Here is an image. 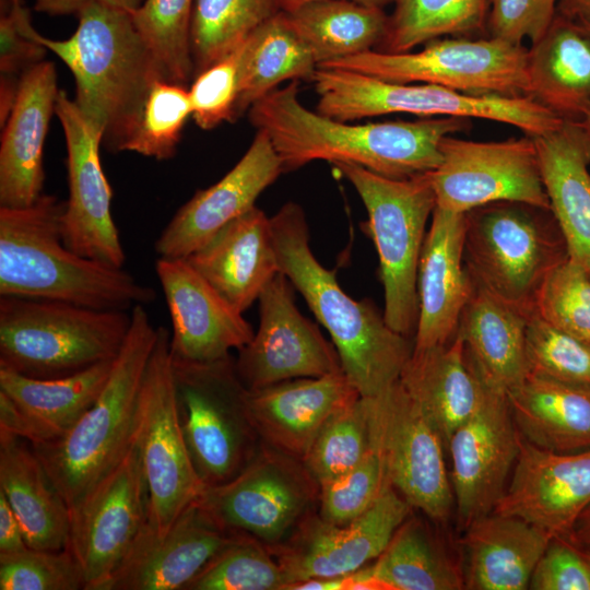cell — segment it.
<instances>
[{
	"mask_svg": "<svg viewBox=\"0 0 590 590\" xmlns=\"http://www.w3.org/2000/svg\"><path fill=\"white\" fill-rule=\"evenodd\" d=\"M68 546L85 590H102L149 520V491L135 444L71 512Z\"/></svg>",
	"mask_w": 590,
	"mask_h": 590,
	"instance_id": "obj_16",
	"label": "cell"
},
{
	"mask_svg": "<svg viewBox=\"0 0 590 590\" xmlns=\"http://www.w3.org/2000/svg\"><path fill=\"white\" fill-rule=\"evenodd\" d=\"M237 534L196 500L163 533L146 523L102 590H186Z\"/></svg>",
	"mask_w": 590,
	"mask_h": 590,
	"instance_id": "obj_21",
	"label": "cell"
},
{
	"mask_svg": "<svg viewBox=\"0 0 590 590\" xmlns=\"http://www.w3.org/2000/svg\"><path fill=\"white\" fill-rule=\"evenodd\" d=\"M38 35L23 0H1V76L21 78L28 68L44 60L47 48Z\"/></svg>",
	"mask_w": 590,
	"mask_h": 590,
	"instance_id": "obj_51",
	"label": "cell"
},
{
	"mask_svg": "<svg viewBox=\"0 0 590 590\" xmlns=\"http://www.w3.org/2000/svg\"><path fill=\"white\" fill-rule=\"evenodd\" d=\"M169 338V330L157 327L140 391L137 435L149 491L148 523L156 533L169 529L205 488L181 428Z\"/></svg>",
	"mask_w": 590,
	"mask_h": 590,
	"instance_id": "obj_12",
	"label": "cell"
},
{
	"mask_svg": "<svg viewBox=\"0 0 590 590\" xmlns=\"http://www.w3.org/2000/svg\"><path fill=\"white\" fill-rule=\"evenodd\" d=\"M400 382L439 430L445 445L492 390L470 361L462 340L412 353Z\"/></svg>",
	"mask_w": 590,
	"mask_h": 590,
	"instance_id": "obj_32",
	"label": "cell"
},
{
	"mask_svg": "<svg viewBox=\"0 0 590 590\" xmlns=\"http://www.w3.org/2000/svg\"><path fill=\"white\" fill-rule=\"evenodd\" d=\"M0 492L23 528L27 545L59 551L68 546L71 514L31 445L0 432Z\"/></svg>",
	"mask_w": 590,
	"mask_h": 590,
	"instance_id": "obj_34",
	"label": "cell"
},
{
	"mask_svg": "<svg viewBox=\"0 0 590 590\" xmlns=\"http://www.w3.org/2000/svg\"><path fill=\"white\" fill-rule=\"evenodd\" d=\"M520 440L507 394L493 389L477 412L451 435L446 448L461 529L494 510L506 491Z\"/></svg>",
	"mask_w": 590,
	"mask_h": 590,
	"instance_id": "obj_20",
	"label": "cell"
},
{
	"mask_svg": "<svg viewBox=\"0 0 590 590\" xmlns=\"http://www.w3.org/2000/svg\"><path fill=\"white\" fill-rule=\"evenodd\" d=\"M452 135L441 140L440 163L429 172L436 206L468 213L511 201L551 210L533 137L481 142Z\"/></svg>",
	"mask_w": 590,
	"mask_h": 590,
	"instance_id": "obj_15",
	"label": "cell"
},
{
	"mask_svg": "<svg viewBox=\"0 0 590 590\" xmlns=\"http://www.w3.org/2000/svg\"><path fill=\"white\" fill-rule=\"evenodd\" d=\"M58 93L51 61L22 73L14 106L1 128L0 206H27L43 194V149Z\"/></svg>",
	"mask_w": 590,
	"mask_h": 590,
	"instance_id": "obj_28",
	"label": "cell"
},
{
	"mask_svg": "<svg viewBox=\"0 0 590 590\" xmlns=\"http://www.w3.org/2000/svg\"><path fill=\"white\" fill-rule=\"evenodd\" d=\"M173 371L193 468L205 487L223 484L247 465L261 442L235 358L199 363L173 357Z\"/></svg>",
	"mask_w": 590,
	"mask_h": 590,
	"instance_id": "obj_10",
	"label": "cell"
},
{
	"mask_svg": "<svg viewBox=\"0 0 590 590\" xmlns=\"http://www.w3.org/2000/svg\"><path fill=\"white\" fill-rule=\"evenodd\" d=\"M235 118L286 80L311 78L319 62L282 10L245 39Z\"/></svg>",
	"mask_w": 590,
	"mask_h": 590,
	"instance_id": "obj_38",
	"label": "cell"
},
{
	"mask_svg": "<svg viewBox=\"0 0 590 590\" xmlns=\"http://www.w3.org/2000/svg\"><path fill=\"white\" fill-rule=\"evenodd\" d=\"M318 496L300 460L261 441L237 475L205 487L197 502L225 529L273 547L315 511Z\"/></svg>",
	"mask_w": 590,
	"mask_h": 590,
	"instance_id": "obj_13",
	"label": "cell"
},
{
	"mask_svg": "<svg viewBox=\"0 0 590 590\" xmlns=\"http://www.w3.org/2000/svg\"><path fill=\"white\" fill-rule=\"evenodd\" d=\"M464 262L475 284L529 316L550 272L568 259L551 210L489 203L465 213Z\"/></svg>",
	"mask_w": 590,
	"mask_h": 590,
	"instance_id": "obj_7",
	"label": "cell"
},
{
	"mask_svg": "<svg viewBox=\"0 0 590 590\" xmlns=\"http://www.w3.org/2000/svg\"><path fill=\"white\" fill-rule=\"evenodd\" d=\"M27 547L30 546L20 520L3 493L0 492V554L17 553Z\"/></svg>",
	"mask_w": 590,
	"mask_h": 590,
	"instance_id": "obj_54",
	"label": "cell"
},
{
	"mask_svg": "<svg viewBox=\"0 0 590 590\" xmlns=\"http://www.w3.org/2000/svg\"><path fill=\"white\" fill-rule=\"evenodd\" d=\"M245 39L194 76L189 88L192 118L203 130L235 119V104L246 50Z\"/></svg>",
	"mask_w": 590,
	"mask_h": 590,
	"instance_id": "obj_50",
	"label": "cell"
},
{
	"mask_svg": "<svg viewBox=\"0 0 590 590\" xmlns=\"http://www.w3.org/2000/svg\"><path fill=\"white\" fill-rule=\"evenodd\" d=\"M532 314L590 342V274L569 259L559 263L541 285Z\"/></svg>",
	"mask_w": 590,
	"mask_h": 590,
	"instance_id": "obj_46",
	"label": "cell"
},
{
	"mask_svg": "<svg viewBox=\"0 0 590 590\" xmlns=\"http://www.w3.org/2000/svg\"><path fill=\"white\" fill-rule=\"evenodd\" d=\"M86 0H35L36 11L49 15H78Z\"/></svg>",
	"mask_w": 590,
	"mask_h": 590,
	"instance_id": "obj_56",
	"label": "cell"
},
{
	"mask_svg": "<svg viewBox=\"0 0 590 590\" xmlns=\"http://www.w3.org/2000/svg\"><path fill=\"white\" fill-rule=\"evenodd\" d=\"M308 1L312 0H281L283 11H291ZM368 7L385 9L388 4L394 3L396 0H350Z\"/></svg>",
	"mask_w": 590,
	"mask_h": 590,
	"instance_id": "obj_58",
	"label": "cell"
},
{
	"mask_svg": "<svg viewBox=\"0 0 590 590\" xmlns=\"http://www.w3.org/2000/svg\"><path fill=\"white\" fill-rule=\"evenodd\" d=\"M284 573L270 547L238 533L186 590H284Z\"/></svg>",
	"mask_w": 590,
	"mask_h": 590,
	"instance_id": "obj_44",
	"label": "cell"
},
{
	"mask_svg": "<svg viewBox=\"0 0 590 590\" xmlns=\"http://www.w3.org/2000/svg\"><path fill=\"white\" fill-rule=\"evenodd\" d=\"M387 483L381 458L371 446L358 464L319 486L317 514L331 523H349L376 502Z\"/></svg>",
	"mask_w": 590,
	"mask_h": 590,
	"instance_id": "obj_49",
	"label": "cell"
},
{
	"mask_svg": "<svg viewBox=\"0 0 590 590\" xmlns=\"http://www.w3.org/2000/svg\"><path fill=\"white\" fill-rule=\"evenodd\" d=\"M567 538L580 546L590 548V505L577 517Z\"/></svg>",
	"mask_w": 590,
	"mask_h": 590,
	"instance_id": "obj_57",
	"label": "cell"
},
{
	"mask_svg": "<svg viewBox=\"0 0 590 590\" xmlns=\"http://www.w3.org/2000/svg\"><path fill=\"white\" fill-rule=\"evenodd\" d=\"M370 568L387 590L464 589L462 571L415 517H409L398 528Z\"/></svg>",
	"mask_w": 590,
	"mask_h": 590,
	"instance_id": "obj_39",
	"label": "cell"
},
{
	"mask_svg": "<svg viewBox=\"0 0 590 590\" xmlns=\"http://www.w3.org/2000/svg\"><path fill=\"white\" fill-rule=\"evenodd\" d=\"M1 590H85L83 570L69 547H27L0 554Z\"/></svg>",
	"mask_w": 590,
	"mask_h": 590,
	"instance_id": "obj_48",
	"label": "cell"
},
{
	"mask_svg": "<svg viewBox=\"0 0 590 590\" xmlns=\"http://www.w3.org/2000/svg\"><path fill=\"white\" fill-rule=\"evenodd\" d=\"M590 505V448L541 449L521 437L519 455L494 512L521 518L553 536H568Z\"/></svg>",
	"mask_w": 590,
	"mask_h": 590,
	"instance_id": "obj_24",
	"label": "cell"
},
{
	"mask_svg": "<svg viewBox=\"0 0 590 590\" xmlns=\"http://www.w3.org/2000/svg\"><path fill=\"white\" fill-rule=\"evenodd\" d=\"M186 259L241 314L280 272L270 217L256 205Z\"/></svg>",
	"mask_w": 590,
	"mask_h": 590,
	"instance_id": "obj_29",
	"label": "cell"
},
{
	"mask_svg": "<svg viewBox=\"0 0 590 590\" xmlns=\"http://www.w3.org/2000/svg\"><path fill=\"white\" fill-rule=\"evenodd\" d=\"M280 11L281 0H194L190 24L193 76Z\"/></svg>",
	"mask_w": 590,
	"mask_h": 590,
	"instance_id": "obj_41",
	"label": "cell"
},
{
	"mask_svg": "<svg viewBox=\"0 0 590 590\" xmlns=\"http://www.w3.org/2000/svg\"><path fill=\"white\" fill-rule=\"evenodd\" d=\"M528 317L474 283L456 335L483 381L495 391L507 394L530 374Z\"/></svg>",
	"mask_w": 590,
	"mask_h": 590,
	"instance_id": "obj_33",
	"label": "cell"
},
{
	"mask_svg": "<svg viewBox=\"0 0 590 590\" xmlns=\"http://www.w3.org/2000/svg\"><path fill=\"white\" fill-rule=\"evenodd\" d=\"M580 122L590 135V109L581 117Z\"/></svg>",
	"mask_w": 590,
	"mask_h": 590,
	"instance_id": "obj_60",
	"label": "cell"
},
{
	"mask_svg": "<svg viewBox=\"0 0 590 590\" xmlns=\"http://www.w3.org/2000/svg\"><path fill=\"white\" fill-rule=\"evenodd\" d=\"M284 12L312 49L319 66L374 50L382 43L389 25L385 9L350 0H312Z\"/></svg>",
	"mask_w": 590,
	"mask_h": 590,
	"instance_id": "obj_37",
	"label": "cell"
},
{
	"mask_svg": "<svg viewBox=\"0 0 590 590\" xmlns=\"http://www.w3.org/2000/svg\"><path fill=\"white\" fill-rule=\"evenodd\" d=\"M533 139L568 259L590 274V135L580 121L564 119L555 130Z\"/></svg>",
	"mask_w": 590,
	"mask_h": 590,
	"instance_id": "obj_30",
	"label": "cell"
},
{
	"mask_svg": "<svg viewBox=\"0 0 590 590\" xmlns=\"http://www.w3.org/2000/svg\"><path fill=\"white\" fill-rule=\"evenodd\" d=\"M371 446L368 404L359 396L328 418L302 462L320 486L358 464Z\"/></svg>",
	"mask_w": 590,
	"mask_h": 590,
	"instance_id": "obj_42",
	"label": "cell"
},
{
	"mask_svg": "<svg viewBox=\"0 0 590 590\" xmlns=\"http://www.w3.org/2000/svg\"><path fill=\"white\" fill-rule=\"evenodd\" d=\"M557 13L581 25H590V0H558Z\"/></svg>",
	"mask_w": 590,
	"mask_h": 590,
	"instance_id": "obj_55",
	"label": "cell"
},
{
	"mask_svg": "<svg viewBox=\"0 0 590 590\" xmlns=\"http://www.w3.org/2000/svg\"><path fill=\"white\" fill-rule=\"evenodd\" d=\"M102 2L128 12L137 10L144 0H101Z\"/></svg>",
	"mask_w": 590,
	"mask_h": 590,
	"instance_id": "obj_59",
	"label": "cell"
},
{
	"mask_svg": "<svg viewBox=\"0 0 590 590\" xmlns=\"http://www.w3.org/2000/svg\"><path fill=\"white\" fill-rule=\"evenodd\" d=\"M293 288L279 272L258 297L259 327L235 358L237 374L247 389L343 373L333 343L300 314Z\"/></svg>",
	"mask_w": 590,
	"mask_h": 590,
	"instance_id": "obj_18",
	"label": "cell"
},
{
	"mask_svg": "<svg viewBox=\"0 0 590 590\" xmlns=\"http://www.w3.org/2000/svg\"><path fill=\"white\" fill-rule=\"evenodd\" d=\"M155 272L172 321L175 358L208 363L231 355L253 337L251 324L186 258L160 257Z\"/></svg>",
	"mask_w": 590,
	"mask_h": 590,
	"instance_id": "obj_22",
	"label": "cell"
},
{
	"mask_svg": "<svg viewBox=\"0 0 590 590\" xmlns=\"http://www.w3.org/2000/svg\"><path fill=\"white\" fill-rule=\"evenodd\" d=\"M66 201L42 194L23 208L0 206V296L129 310L156 298L123 268L70 250L63 243Z\"/></svg>",
	"mask_w": 590,
	"mask_h": 590,
	"instance_id": "obj_4",
	"label": "cell"
},
{
	"mask_svg": "<svg viewBox=\"0 0 590 590\" xmlns=\"http://www.w3.org/2000/svg\"><path fill=\"white\" fill-rule=\"evenodd\" d=\"M461 544L464 589L526 590L553 535L521 518L489 512L473 520Z\"/></svg>",
	"mask_w": 590,
	"mask_h": 590,
	"instance_id": "obj_31",
	"label": "cell"
},
{
	"mask_svg": "<svg viewBox=\"0 0 590 590\" xmlns=\"http://www.w3.org/2000/svg\"><path fill=\"white\" fill-rule=\"evenodd\" d=\"M157 338L144 309H131V326L101 394L61 437L31 445L70 512L135 444L140 391Z\"/></svg>",
	"mask_w": 590,
	"mask_h": 590,
	"instance_id": "obj_5",
	"label": "cell"
},
{
	"mask_svg": "<svg viewBox=\"0 0 590 590\" xmlns=\"http://www.w3.org/2000/svg\"><path fill=\"white\" fill-rule=\"evenodd\" d=\"M359 397L343 373L247 389L246 403L260 440L300 461L339 409Z\"/></svg>",
	"mask_w": 590,
	"mask_h": 590,
	"instance_id": "obj_27",
	"label": "cell"
},
{
	"mask_svg": "<svg viewBox=\"0 0 590 590\" xmlns=\"http://www.w3.org/2000/svg\"><path fill=\"white\" fill-rule=\"evenodd\" d=\"M412 510L387 483L376 502L349 523L328 522L314 511L285 542L270 547L284 573V590L298 581L346 576L369 565Z\"/></svg>",
	"mask_w": 590,
	"mask_h": 590,
	"instance_id": "obj_17",
	"label": "cell"
},
{
	"mask_svg": "<svg viewBox=\"0 0 590 590\" xmlns=\"http://www.w3.org/2000/svg\"><path fill=\"white\" fill-rule=\"evenodd\" d=\"M465 213L435 206L418 271L414 352L449 343L474 288L464 262Z\"/></svg>",
	"mask_w": 590,
	"mask_h": 590,
	"instance_id": "obj_25",
	"label": "cell"
},
{
	"mask_svg": "<svg viewBox=\"0 0 590 590\" xmlns=\"http://www.w3.org/2000/svg\"><path fill=\"white\" fill-rule=\"evenodd\" d=\"M194 0H144L133 22L167 81L187 85L193 76L190 24Z\"/></svg>",
	"mask_w": 590,
	"mask_h": 590,
	"instance_id": "obj_43",
	"label": "cell"
},
{
	"mask_svg": "<svg viewBox=\"0 0 590 590\" xmlns=\"http://www.w3.org/2000/svg\"><path fill=\"white\" fill-rule=\"evenodd\" d=\"M581 26H583L587 30V32L590 34V25H581Z\"/></svg>",
	"mask_w": 590,
	"mask_h": 590,
	"instance_id": "obj_62",
	"label": "cell"
},
{
	"mask_svg": "<svg viewBox=\"0 0 590 590\" xmlns=\"http://www.w3.org/2000/svg\"><path fill=\"white\" fill-rule=\"evenodd\" d=\"M270 223L279 271L329 332L350 384L359 396L375 397L397 382L414 341L392 330L374 304L347 295L334 271L318 261L302 206L284 204Z\"/></svg>",
	"mask_w": 590,
	"mask_h": 590,
	"instance_id": "obj_2",
	"label": "cell"
},
{
	"mask_svg": "<svg viewBox=\"0 0 590 590\" xmlns=\"http://www.w3.org/2000/svg\"><path fill=\"white\" fill-rule=\"evenodd\" d=\"M489 0H396L380 51L408 52L442 36L477 32L487 22Z\"/></svg>",
	"mask_w": 590,
	"mask_h": 590,
	"instance_id": "obj_40",
	"label": "cell"
},
{
	"mask_svg": "<svg viewBox=\"0 0 590 590\" xmlns=\"http://www.w3.org/2000/svg\"><path fill=\"white\" fill-rule=\"evenodd\" d=\"M531 374L590 387V342L568 334L531 314L527 323Z\"/></svg>",
	"mask_w": 590,
	"mask_h": 590,
	"instance_id": "obj_47",
	"label": "cell"
},
{
	"mask_svg": "<svg viewBox=\"0 0 590 590\" xmlns=\"http://www.w3.org/2000/svg\"><path fill=\"white\" fill-rule=\"evenodd\" d=\"M507 398L528 442L554 452L590 448V387L530 373Z\"/></svg>",
	"mask_w": 590,
	"mask_h": 590,
	"instance_id": "obj_35",
	"label": "cell"
},
{
	"mask_svg": "<svg viewBox=\"0 0 590 590\" xmlns=\"http://www.w3.org/2000/svg\"><path fill=\"white\" fill-rule=\"evenodd\" d=\"M334 166L352 184L368 214L366 227L379 257L385 320L410 338L418 317L420 256L436 206L429 172L394 179L351 163Z\"/></svg>",
	"mask_w": 590,
	"mask_h": 590,
	"instance_id": "obj_9",
	"label": "cell"
},
{
	"mask_svg": "<svg viewBox=\"0 0 590 590\" xmlns=\"http://www.w3.org/2000/svg\"><path fill=\"white\" fill-rule=\"evenodd\" d=\"M580 551L585 557V559L587 560L589 567H590V548L589 547H585V546H580Z\"/></svg>",
	"mask_w": 590,
	"mask_h": 590,
	"instance_id": "obj_61",
	"label": "cell"
},
{
	"mask_svg": "<svg viewBox=\"0 0 590 590\" xmlns=\"http://www.w3.org/2000/svg\"><path fill=\"white\" fill-rule=\"evenodd\" d=\"M368 404L371 445L378 451L386 481L435 522H446L455 505L445 441L400 380Z\"/></svg>",
	"mask_w": 590,
	"mask_h": 590,
	"instance_id": "obj_14",
	"label": "cell"
},
{
	"mask_svg": "<svg viewBox=\"0 0 590 590\" xmlns=\"http://www.w3.org/2000/svg\"><path fill=\"white\" fill-rule=\"evenodd\" d=\"M190 116L189 88L179 83L157 80L151 87L138 125L123 151L156 160L170 158Z\"/></svg>",
	"mask_w": 590,
	"mask_h": 590,
	"instance_id": "obj_45",
	"label": "cell"
},
{
	"mask_svg": "<svg viewBox=\"0 0 590 590\" xmlns=\"http://www.w3.org/2000/svg\"><path fill=\"white\" fill-rule=\"evenodd\" d=\"M131 311L0 296V367L35 378L71 375L119 354Z\"/></svg>",
	"mask_w": 590,
	"mask_h": 590,
	"instance_id": "obj_6",
	"label": "cell"
},
{
	"mask_svg": "<svg viewBox=\"0 0 590 590\" xmlns=\"http://www.w3.org/2000/svg\"><path fill=\"white\" fill-rule=\"evenodd\" d=\"M529 97L564 119L590 109V34L556 13L528 49Z\"/></svg>",
	"mask_w": 590,
	"mask_h": 590,
	"instance_id": "obj_36",
	"label": "cell"
},
{
	"mask_svg": "<svg viewBox=\"0 0 590 590\" xmlns=\"http://www.w3.org/2000/svg\"><path fill=\"white\" fill-rule=\"evenodd\" d=\"M558 0H489L487 26L491 37L522 45L535 43L552 24Z\"/></svg>",
	"mask_w": 590,
	"mask_h": 590,
	"instance_id": "obj_52",
	"label": "cell"
},
{
	"mask_svg": "<svg viewBox=\"0 0 590 590\" xmlns=\"http://www.w3.org/2000/svg\"><path fill=\"white\" fill-rule=\"evenodd\" d=\"M72 36L38 40L59 57L75 80L73 99L102 144L121 152L140 119L151 87L166 80L142 38L132 13L101 0H86Z\"/></svg>",
	"mask_w": 590,
	"mask_h": 590,
	"instance_id": "obj_3",
	"label": "cell"
},
{
	"mask_svg": "<svg viewBox=\"0 0 590 590\" xmlns=\"http://www.w3.org/2000/svg\"><path fill=\"white\" fill-rule=\"evenodd\" d=\"M55 113L66 138L69 198L62 215L66 246L85 258L123 268L125 250L111 214L113 190L99 157L101 135L59 90Z\"/></svg>",
	"mask_w": 590,
	"mask_h": 590,
	"instance_id": "obj_19",
	"label": "cell"
},
{
	"mask_svg": "<svg viewBox=\"0 0 590 590\" xmlns=\"http://www.w3.org/2000/svg\"><path fill=\"white\" fill-rule=\"evenodd\" d=\"M529 589L590 590V567L579 545L567 536H553L532 573Z\"/></svg>",
	"mask_w": 590,
	"mask_h": 590,
	"instance_id": "obj_53",
	"label": "cell"
},
{
	"mask_svg": "<svg viewBox=\"0 0 590 590\" xmlns=\"http://www.w3.org/2000/svg\"><path fill=\"white\" fill-rule=\"evenodd\" d=\"M310 80L316 111L352 121L387 114L425 117L481 118L511 125L539 137L558 128L564 118L529 96L474 95L427 83H397L367 74L318 67Z\"/></svg>",
	"mask_w": 590,
	"mask_h": 590,
	"instance_id": "obj_8",
	"label": "cell"
},
{
	"mask_svg": "<svg viewBox=\"0 0 590 590\" xmlns=\"http://www.w3.org/2000/svg\"><path fill=\"white\" fill-rule=\"evenodd\" d=\"M114 361L55 378L28 377L0 367V432L30 445L61 437L94 404Z\"/></svg>",
	"mask_w": 590,
	"mask_h": 590,
	"instance_id": "obj_26",
	"label": "cell"
},
{
	"mask_svg": "<svg viewBox=\"0 0 590 590\" xmlns=\"http://www.w3.org/2000/svg\"><path fill=\"white\" fill-rule=\"evenodd\" d=\"M283 172L268 135L258 130L238 163L217 182L198 190L174 214L155 240L160 257L187 258L221 228L255 206L257 198Z\"/></svg>",
	"mask_w": 590,
	"mask_h": 590,
	"instance_id": "obj_23",
	"label": "cell"
},
{
	"mask_svg": "<svg viewBox=\"0 0 590 590\" xmlns=\"http://www.w3.org/2000/svg\"><path fill=\"white\" fill-rule=\"evenodd\" d=\"M319 67L389 82L435 84L465 94L529 96L528 49L496 37H440L416 52L374 49Z\"/></svg>",
	"mask_w": 590,
	"mask_h": 590,
	"instance_id": "obj_11",
	"label": "cell"
},
{
	"mask_svg": "<svg viewBox=\"0 0 590 590\" xmlns=\"http://www.w3.org/2000/svg\"><path fill=\"white\" fill-rule=\"evenodd\" d=\"M248 115L270 139L283 172L327 161L355 164L394 179L434 170L441 160V140L471 126L469 118L449 116L351 125L302 105L297 81L268 93Z\"/></svg>",
	"mask_w": 590,
	"mask_h": 590,
	"instance_id": "obj_1",
	"label": "cell"
}]
</instances>
